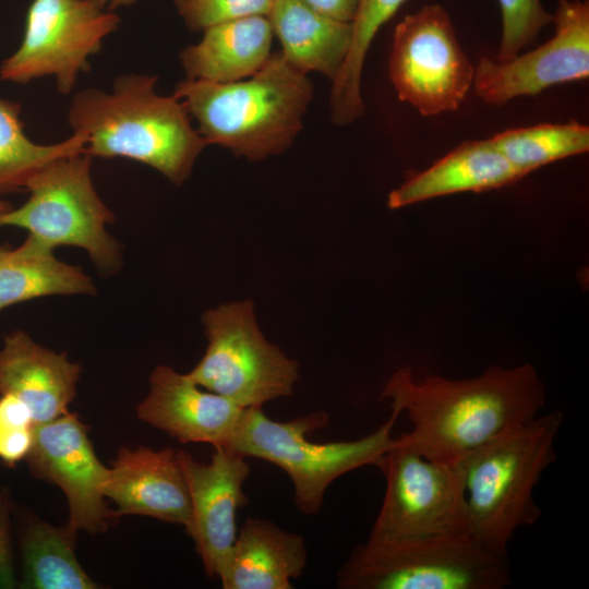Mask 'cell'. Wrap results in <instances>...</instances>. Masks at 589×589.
<instances>
[{
	"mask_svg": "<svg viewBox=\"0 0 589 589\" xmlns=\"http://www.w3.org/2000/svg\"><path fill=\"white\" fill-rule=\"evenodd\" d=\"M191 501V521L185 529L193 539L205 573L218 578L233 545L237 512L248 504L243 484L251 473L245 457L216 447L211 461H196L188 452L177 450Z\"/></svg>",
	"mask_w": 589,
	"mask_h": 589,
	"instance_id": "cell-14",
	"label": "cell"
},
{
	"mask_svg": "<svg viewBox=\"0 0 589 589\" xmlns=\"http://www.w3.org/2000/svg\"><path fill=\"white\" fill-rule=\"evenodd\" d=\"M508 558L468 534L399 542L366 540L337 573L341 589H502Z\"/></svg>",
	"mask_w": 589,
	"mask_h": 589,
	"instance_id": "cell-6",
	"label": "cell"
},
{
	"mask_svg": "<svg viewBox=\"0 0 589 589\" xmlns=\"http://www.w3.org/2000/svg\"><path fill=\"white\" fill-rule=\"evenodd\" d=\"M34 441L33 428H14L0 424V459L13 466L26 459Z\"/></svg>",
	"mask_w": 589,
	"mask_h": 589,
	"instance_id": "cell-29",
	"label": "cell"
},
{
	"mask_svg": "<svg viewBox=\"0 0 589 589\" xmlns=\"http://www.w3.org/2000/svg\"><path fill=\"white\" fill-rule=\"evenodd\" d=\"M120 22L112 10L89 0H33L22 43L1 62L0 79L27 84L52 76L58 92L69 95Z\"/></svg>",
	"mask_w": 589,
	"mask_h": 589,
	"instance_id": "cell-10",
	"label": "cell"
},
{
	"mask_svg": "<svg viewBox=\"0 0 589 589\" xmlns=\"http://www.w3.org/2000/svg\"><path fill=\"white\" fill-rule=\"evenodd\" d=\"M398 417L392 410L384 424L359 440L314 443L306 435L328 424L326 412L279 422L268 418L262 407L245 408L226 449L283 469L292 482L296 506L302 514L313 516L322 509L325 492L337 478L363 466H378L397 442L392 431Z\"/></svg>",
	"mask_w": 589,
	"mask_h": 589,
	"instance_id": "cell-5",
	"label": "cell"
},
{
	"mask_svg": "<svg viewBox=\"0 0 589 589\" xmlns=\"http://www.w3.org/2000/svg\"><path fill=\"white\" fill-rule=\"evenodd\" d=\"M81 366L23 330L7 335L0 349V394H13L41 424L68 413L75 398Z\"/></svg>",
	"mask_w": 589,
	"mask_h": 589,
	"instance_id": "cell-17",
	"label": "cell"
},
{
	"mask_svg": "<svg viewBox=\"0 0 589 589\" xmlns=\"http://www.w3.org/2000/svg\"><path fill=\"white\" fill-rule=\"evenodd\" d=\"M562 422L560 411L537 416L457 464L465 488L468 534L485 550L507 557L515 532L540 518L533 490L556 460L554 442Z\"/></svg>",
	"mask_w": 589,
	"mask_h": 589,
	"instance_id": "cell-4",
	"label": "cell"
},
{
	"mask_svg": "<svg viewBox=\"0 0 589 589\" xmlns=\"http://www.w3.org/2000/svg\"><path fill=\"white\" fill-rule=\"evenodd\" d=\"M553 23L554 36L533 50L506 61L480 58L472 86L483 103L502 106L589 76L588 0H560Z\"/></svg>",
	"mask_w": 589,
	"mask_h": 589,
	"instance_id": "cell-12",
	"label": "cell"
},
{
	"mask_svg": "<svg viewBox=\"0 0 589 589\" xmlns=\"http://www.w3.org/2000/svg\"><path fill=\"white\" fill-rule=\"evenodd\" d=\"M4 250H5V249L0 248V256L2 255V253H3Z\"/></svg>",
	"mask_w": 589,
	"mask_h": 589,
	"instance_id": "cell-35",
	"label": "cell"
},
{
	"mask_svg": "<svg viewBox=\"0 0 589 589\" xmlns=\"http://www.w3.org/2000/svg\"><path fill=\"white\" fill-rule=\"evenodd\" d=\"M207 348L188 375L242 408H257L292 394L298 363L261 333L251 300L203 314Z\"/></svg>",
	"mask_w": 589,
	"mask_h": 589,
	"instance_id": "cell-8",
	"label": "cell"
},
{
	"mask_svg": "<svg viewBox=\"0 0 589 589\" xmlns=\"http://www.w3.org/2000/svg\"><path fill=\"white\" fill-rule=\"evenodd\" d=\"M95 293L94 281L81 267L58 260L53 249L32 235L0 256V311L41 297Z\"/></svg>",
	"mask_w": 589,
	"mask_h": 589,
	"instance_id": "cell-22",
	"label": "cell"
},
{
	"mask_svg": "<svg viewBox=\"0 0 589 589\" xmlns=\"http://www.w3.org/2000/svg\"><path fill=\"white\" fill-rule=\"evenodd\" d=\"M17 585L10 540L9 498L0 492V589H12Z\"/></svg>",
	"mask_w": 589,
	"mask_h": 589,
	"instance_id": "cell-30",
	"label": "cell"
},
{
	"mask_svg": "<svg viewBox=\"0 0 589 589\" xmlns=\"http://www.w3.org/2000/svg\"><path fill=\"white\" fill-rule=\"evenodd\" d=\"M21 110L19 103L0 97V197L25 190L27 182L50 161L85 152L86 140L74 133L53 144L33 142L24 132Z\"/></svg>",
	"mask_w": 589,
	"mask_h": 589,
	"instance_id": "cell-25",
	"label": "cell"
},
{
	"mask_svg": "<svg viewBox=\"0 0 589 589\" xmlns=\"http://www.w3.org/2000/svg\"><path fill=\"white\" fill-rule=\"evenodd\" d=\"M388 75L400 101L422 116L460 107L472 86L474 67L445 8L423 5L396 25Z\"/></svg>",
	"mask_w": 589,
	"mask_h": 589,
	"instance_id": "cell-11",
	"label": "cell"
},
{
	"mask_svg": "<svg viewBox=\"0 0 589 589\" xmlns=\"http://www.w3.org/2000/svg\"><path fill=\"white\" fill-rule=\"evenodd\" d=\"M151 389L137 406V417L181 443H207L227 448L245 408L202 390L188 374L158 365L149 377Z\"/></svg>",
	"mask_w": 589,
	"mask_h": 589,
	"instance_id": "cell-15",
	"label": "cell"
},
{
	"mask_svg": "<svg viewBox=\"0 0 589 589\" xmlns=\"http://www.w3.org/2000/svg\"><path fill=\"white\" fill-rule=\"evenodd\" d=\"M178 14L192 32L227 21L252 16H268L274 0H173Z\"/></svg>",
	"mask_w": 589,
	"mask_h": 589,
	"instance_id": "cell-28",
	"label": "cell"
},
{
	"mask_svg": "<svg viewBox=\"0 0 589 589\" xmlns=\"http://www.w3.org/2000/svg\"><path fill=\"white\" fill-rule=\"evenodd\" d=\"M321 14L340 22L352 23L358 0H302Z\"/></svg>",
	"mask_w": 589,
	"mask_h": 589,
	"instance_id": "cell-32",
	"label": "cell"
},
{
	"mask_svg": "<svg viewBox=\"0 0 589 589\" xmlns=\"http://www.w3.org/2000/svg\"><path fill=\"white\" fill-rule=\"evenodd\" d=\"M503 32L495 60L506 61L533 44L540 31L553 22L541 0H498Z\"/></svg>",
	"mask_w": 589,
	"mask_h": 589,
	"instance_id": "cell-27",
	"label": "cell"
},
{
	"mask_svg": "<svg viewBox=\"0 0 589 589\" xmlns=\"http://www.w3.org/2000/svg\"><path fill=\"white\" fill-rule=\"evenodd\" d=\"M31 473L58 485L68 500L67 525L89 533L105 532L118 515L105 504L109 468L97 458L88 426L75 413L34 425L26 457Z\"/></svg>",
	"mask_w": 589,
	"mask_h": 589,
	"instance_id": "cell-13",
	"label": "cell"
},
{
	"mask_svg": "<svg viewBox=\"0 0 589 589\" xmlns=\"http://www.w3.org/2000/svg\"><path fill=\"white\" fill-rule=\"evenodd\" d=\"M157 81L153 74L123 73L110 92L82 89L71 101L68 123L86 140L92 157L132 159L181 185L208 144L183 103L156 92Z\"/></svg>",
	"mask_w": 589,
	"mask_h": 589,
	"instance_id": "cell-2",
	"label": "cell"
},
{
	"mask_svg": "<svg viewBox=\"0 0 589 589\" xmlns=\"http://www.w3.org/2000/svg\"><path fill=\"white\" fill-rule=\"evenodd\" d=\"M524 177L489 139L466 141L392 191L387 205L395 209L459 192L490 191Z\"/></svg>",
	"mask_w": 589,
	"mask_h": 589,
	"instance_id": "cell-19",
	"label": "cell"
},
{
	"mask_svg": "<svg viewBox=\"0 0 589 589\" xmlns=\"http://www.w3.org/2000/svg\"><path fill=\"white\" fill-rule=\"evenodd\" d=\"M524 176L589 151V128L577 121L508 129L489 139Z\"/></svg>",
	"mask_w": 589,
	"mask_h": 589,
	"instance_id": "cell-26",
	"label": "cell"
},
{
	"mask_svg": "<svg viewBox=\"0 0 589 589\" xmlns=\"http://www.w3.org/2000/svg\"><path fill=\"white\" fill-rule=\"evenodd\" d=\"M104 493L118 506V516H148L185 529L190 525L189 488L172 448L121 447L109 468Z\"/></svg>",
	"mask_w": 589,
	"mask_h": 589,
	"instance_id": "cell-16",
	"label": "cell"
},
{
	"mask_svg": "<svg viewBox=\"0 0 589 589\" xmlns=\"http://www.w3.org/2000/svg\"><path fill=\"white\" fill-rule=\"evenodd\" d=\"M268 19L292 68L336 77L350 48L351 23L321 14L302 0H274Z\"/></svg>",
	"mask_w": 589,
	"mask_h": 589,
	"instance_id": "cell-21",
	"label": "cell"
},
{
	"mask_svg": "<svg viewBox=\"0 0 589 589\" xmlns=\"http://www.w3.org/2000/svg\"><path fill=\"white\" fill-rule=\"evenodd\" d=\"M103 8H109L110 10L121 8V7H129L134 3H136L139 0H89Z\"/></svg>",
	"mask_w": 589,
	"mask_h": 589,
	"instance_id": "cell-33",
	"label": "cell"
},
{
	"mask_svg": "<svg viewBox=\"0 0 589 589\" xmlns=\"http://www.w3.org/2000/svg\"><path fill=\"white\" fill-rule=\"evenodd\" d=\"M11 204L7 201H3L1 197H0V215L8 212L10 208H11Z\"/></svg>",
	"mask_w": 589,
	"mask_h": 589,
	"instance_id": "cell-34",
	"label": "cell"
},
{
	"mask_svg": "<svg viewBox=\"0 0 589 589\" xmlns=\"http://www.w3.org/2000/svg\"><path fill=\"white\" fill-rule=\"evenodd\" d=\"M77 531L68 525L56 527L43 520L31 521L22 537L25 589H96L75 555Z\"/></svg>",
	"mask_w": 589,
	"mask_h": 589,
	"instance_id": "cell-23",
	"label": "cell"
},
{
	"mask_svg": "<svg viewBox=\"0 0 589 589\" xmlns=\"http://www.w3.org/2000/svg\"><path fill=\"white\" fill-rule=\"evenodd\" d=\"M274 31L268 16L252 15L216 24L184 47L179 60L187 79L230 83L257 72L268 60Z\"/></svg>",
	"mask_w": 589,
	"mask_h": 589,
	"instance_id": "cell-20",
	"label": "cell"
},
{
	"mask_svg": "<svg viewBox=\"0 0 589 589\" xmlns=\"http://www.w3.org/2000/svg\"><path fill=\"white\" fill-rule=\"evenodd\" d=\"M0 424L14 428H33V414L28 406L13 394H0Z\"/></svg>",
	"mask_w": 589,
	"mask_h": 589,
	"instance_id": "cell-31",
	"label": "cell"
},
{
	"mask_svg": "<svg viewBox=\"0 0 589 589\" xmlns=\"http://www.w3.org/2000/svg\"><path fill=\"white\" fill-rule=\"evenodd\" d=\"M396 440L377 466L386 478V491L368 540L399 542L468 534L458 466L425 458Z\"/></svg>",
	"mask_w": 589,
	"mask_h": 589,
	"instance_id": "cell-9",
	"label": "cell"
},
{
	"mask_svg": "<svg viewBox=\"0 0 589 589\" xmlns=\"http://www.w3.org/2000/svg\"><path fill=\"white\" fill-rule=\"evenodd\" d=\"M313 93L308 75L277 51L247 79L230 83L185 79L172 95L183 103L208 145L259 161L292 145Z\"/></svg>",
	"mask_w": 589,
	"mask_h": 589,
	"instance_id": "cell-3",
	"label": "cell"
},
{
	"mask_svg": "<svg viewBox=\"0 0 589 589\" xmlns=\"http://www.w3.org/2000/svg\"><path fill=\"white\" fill-rule=\"evenodd\" d=\"M92 158L82 152L47 164L27 182L28 200L0 215V227L26 229L51 249L81 248L108 276L121 267L122 252L106 229L115 216L94 187Z\"/></svg>",
	"mask_w": 589,
	"mask_h": 589,
	"instance_id": "cell-7",
	"label": "cell"
},
{
	"mask_svg": "<svg viewBox=\"0 0 589 589\" xmlns=\"http://www.w3.org/2000/svg\"><path fill=\"white\" fill-rule=\"evenodd\" d=\"M381 397L406 412L412 430L398 440L431 460L457 465L488 442L538 416L544 388L530 364L489 368L467 380L428 375L417 381L410 366L395 372Z\"/></svg>",
	"mask_w": 589,
	"mask_h": 589,
	"instance_id": "cell-1",
	"label": "cell"
},
{
	"mask_svg": "<svg viewBox=\"0 0 589 589\" xmlns=\"http://www.w3.org/2000/svg\"><path fill=\"white\" fill-rule=\"evenodd\" d=\"M408 0H358L352 21V38L348 55L332 81L329 95L330 119L342 127L364 113L361 76L368 50L376 33Z\"/></svg>",
	"mask_w": 589,
	"mask_h": 589,
	"instance_id": "cell-24",
	"label": "cell"
},
{
	"mask_svg": "<svg viewBox=\"0 0 589 589\" xmlns=\"http://www.w3.org/2000/svg\"><path fill=\"white\" fill-rule=\"evenodd\" d=\"M308 561L304 538L263 518H248L218 579L224 589H291Z\"/></svg>",
	"mask_w": 589,
	"mask_h": 589,
	"instance_id": "cell-18",
	"label": "cell"
}]
</instances>
